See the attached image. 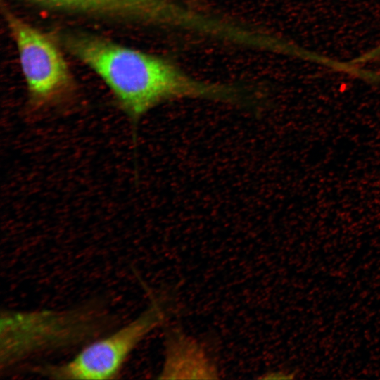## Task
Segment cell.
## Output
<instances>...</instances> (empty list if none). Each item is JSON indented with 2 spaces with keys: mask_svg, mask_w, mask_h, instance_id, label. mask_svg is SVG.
<instances>
[{
  "mask_svg": "<svg viewBox=\"0 0 380 380\" xmlns=\"http://www.w3.org/2000/svg\"><path fill=\"white\" fill-rule=\"evenodd\" d=\"M63 46L105 82L119 108L135 125L159 104L203 99L241 104L242 90L196 80L167 59L82 32H63Z\"/></svg>",
  "mask_w": 380,
  "mask_h": 380,
  "instance_id": "6da1fadb",
  "label": "cell"
},
{
  "mask_svg": "<svg viewBox=\"0 0 380 380\" xmlns=\"http://www.w3.org/2000/svg\"><path fill=\"white\" fill-rule=\"evenodd\" d=\"M165 359L159 379H218L213 355L201 341L186 335L179 327L165 331Z\"/></svg>",
  "mask_w": 380,
  "mask_h": 380,
  "instance_id": "8992f818",
  "label": "cell"
},
{
  "mask_svg": "<svg viewBox=\"0 0 380 380\" xmlns=\"http://www.w3.org/2000/svg\"><path fill=\"white\" fill-rule=\"evenodd\" d=\"M113 319L97 301L61 310H2L1 373L38 356L85 345L108 331Z\"/></svg>",
  "mask_w": 380,
  "mask_h": 380,
  "instance_id": "7a4b0ae2",
  "label": "cell"
},
{
  "mask_svg": "<svg viewBox=\"0 0 380 380\" xmlns=\"http://www.w3.org/2000/svg\"><path fill=\"white\" fill-rule=\"evenodd\" d=\"M380 58V44L373 49L363 53L358 57L357 61L360 63L374 61Z\"/></svg>",
  "mask_w": 380,
  "mask_h": 380,
  "instance_id": "52a82bcc",
  "label": "cell"
},
{
  "mask_svg": "<svg viewBox=\"0 0 380 380\" xmlns=\"http://www.w3.org/2000/svg\"><path fill=\"white\" fill-rule=\"evenodd\" d=\"M288 375L289 374L284 372H274L267 374V376H264L263 379H291V376H289Z\"/></svg>",
  "mask_w": 380,
  "mask_h": 380,
  "instance_id": "ba28073f",
  "label": "cell"
},
{
  "mask_svg": "<svg viewBox=\"0 0 380 380\" xmlns=\"http://www.w3.org/2000/svg\"><path fill=\"white\" fill-rule=\"evenodd\" d=\"M8 28L16 44L29 103L35 109L56 106L71 95L75 85L56 44L44 33L8 11Z\"/></svg>",
  "mask_w": 380,
  "mask_h": 380,
  "instance_id": "277c9868",
  "label": "cell"
},
{
  "mask_svg": "<svg viewBox=\"0 0 380 380\" xmlns=\"http://www.w3.org/2000/svg\"><path fill=\"white\" fill-rule=\"evenodd\" d=\"M63 12L118 22L172 25L191 29L197 20L192 13L170 0H24Z\"/></svg>",
  "mask_w": 380,
  "mask_h": 380,
  "instance_id": "5b68a950",
  "label": "cell"
},
{
  "mask_svg": "<svg viewBox=\"0 0 380 380\" xmlns=\"http://www.w3.org/2000/svg\"><path fill=\"white\" fill-rule=\"evenodd\" d=\"M165 299L151 296L149 306L117 329L90 342L73 357L56 364L30 367L32 373L57 380L117 379L134 350L167 317Z\"/></svg>",
  "mask_w": 380,
  "mask_h": 380,
  "instance_id": "3957f363",
  "label": "cell"
}]
</instances>
